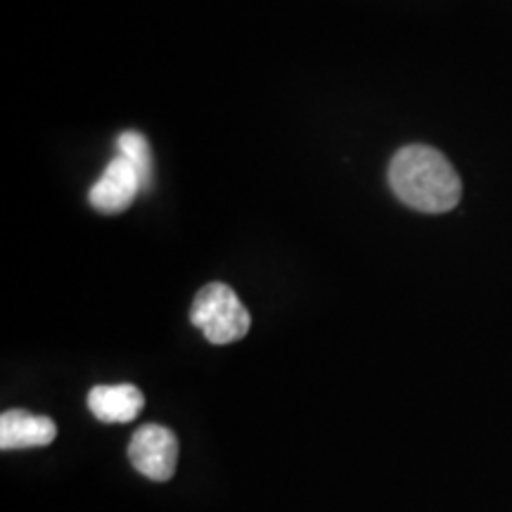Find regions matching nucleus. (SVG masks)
Instances as JSON below:
<instances>
[{"mask_svg": "<svg viewBox=\"0 0 512 512\" xmlns=\"http://www.w3.org/2000/svg\"><path fill=\"white\" fill-rule=\"evenodd\" d=\"M389 185L406 207L425 214H446L463 195L456 169L430 145L401 147L389 164Z\"/></svg>", "mask_w": 512, "mask_h": 512, "instance_id": "nucleus-1", "label": "nucleus"}, {"mask_svg": "<svg viewBox=\"0 0 512 512\" xmlns=\"http://www.w3.org/2000/svg\"><path fill=\"white\" fill-rule=\"evenodd\" d=\"M190 320L195 328L204 332L211 344L238 342L252 325V316L245 304L226 283H209L197 292L190 309Z\"/></svg>", "mask_w": 512, "mask_h": 512, "instance_id": "nucleus-2", "label": "nucleus"}, {"mask_svg": "<svg viewBox=\"0 0 512 512\" xmlns=\"http://www.w3.org/2000/svg\"><path fill=\"white\" fill-rule=\"evenodd\" d=\"M128 460L152 482H169L178 463V439L169 427L143 425L128 444Z\"/></svg>", "mask_w": 512, "mask_h": 512, "instance_id": "nucleus-3", "label": "nucleus"}, {"mask_svg": "<svg viewBox=\"0 0 512 512\" xmlns=\"http://www.w3.org/2000/svg\"><path fill=\"white\" fill-rule=\"evenodd\" d=\"M140 192H143V183H140L138 171L124 157H117L88 192V202L100 214H121L131 207Z\"/></svg>", "mask_w": 512, "mask_h": 512, "instance_id": "nucleus-4", "label": "nucleus"}, {"mask_svg": "<svg viewBox=\"0 0 512 512\" xmlns=\"http://www.w3.org/2000/svg\"><path fill=\"white\" fill-rule=\"evenodd\" d=\"M57 425L48 415L29 411H5L0 415V448L19 451V448H41L53 444Z\"/></svg>", "mask_w": 512, "mask_h": 512, "instance_id": "nucleus-5", "label": "nucleus"}, {"mask_svg": "<svg viewBox=\"0 0 512 512\" xmlns=\"http://www.w3.org/2000/svg\"><path fill=\"white\" fill-rule=\"evenodd\" d=\"M88 408L100 422H131L145 408V396L136 384H98L88 394Z\"/></svg>", "mask_w": 512, "mask_h": 512, "instance_id": "nucleus-6", "label": "nucleus"}, {"mask_svg": "<svg viewBox=\"0 0 512 512\" xmlns=\"http://www.w3.org/2000/svg\"><path fill=\"white\" fill-rule=\"evenodd\" d=\"M117 145H119V157H124L126 162L138 171L140 183H143V192H145L152 183V152H150V145H147V138L138 131H126L119 136Z\"/></svg>", "mask_w": 512, "mask_h": 512, "instance_id": "nucleus-7", "label": "nucleus"}]
</instances>
